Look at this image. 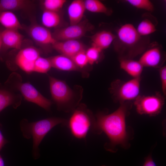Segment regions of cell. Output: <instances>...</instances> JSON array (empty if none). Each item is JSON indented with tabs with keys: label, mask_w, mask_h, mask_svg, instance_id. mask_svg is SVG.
Returning <instances> with one entry per match:
<instances>
[{
	"label": "cell",
	"mask_w": 166,
	"mask_h": 166,
	"mask_svg": "<svg viewBox=\"0 0 166 166\" xmlns=\"http://www.w3.org/2000/svg\"><path fill=\"white\" fill-rule=\"evenodd\" d=\"M129 107L127 102L120 104L113 112L106 114L101 112L96 116L93 132L97 134L104 132L109 141L104 145L105 149L113 152L117 145L128 147V135L126 125V117Z\"/></svg>",
	"instance_id": "cell-1"
},
{
	"label": "cell",
	"mask_w": 166,
	"mask_h": 166,
	"mask_svg": "<svg viewBox=\"0 0 166 166\" xmlns=\"http://www.w3.org/2000/svg\"><path fill=\"white\" fill-rule=\"evenodd\" d=\"M148 36H142L130 23L121 26L117 31L113 43L119 59H133L143 53L150 43Z\"/></svg>",
	"instance_id": "cell-2"
},
{
	"label": "cell",
	"mask_w": 166,
	"mask_h": 166,
	"mask_svg": "<svg viewBox=\"0 0 166 166\" xmlns=\"http://www.w3.org/2000/svg\"><path fill=\"white\" fill-rule=\"evenodd\" d=\"M67 120L57 117L48 118L35 122H30L24 119L20 123L21 131L23 137L33 140V155L38 158L40 155L39 146L47 133L54 127L61 124H67Z\"/></svg>",
	"instance_id": "cell-3"
},
{
	"label": "cell",
	"mask_w": 166,
	"mask_h": 166,
	"mask_svg": "<svg viewBox=\"0 0 166 166\" xmlns=\"http://www.w3.org/2000/svg\"><path fill=\"white\" fill-rule=\"evenodd\" d=\"M52 98L59 110L66 112L73 111L78 106L77 91L71 89L66 83L48 75Z\"/></svg>",
	"instance_id": "cell-4"
},
{
	"label": "cell",
	"mask_w": 166,
	"mask_h": 166,
	"mask_svg": "<svg viewBox=\"0 0 166 166\" xmlns=\"http://www.w3.org/2000/svg\"><path fill=\"white\" fill-rule=\"evenodd\" d=\"M73 112L67 124L74 137L79 139H85L89 132L90 130L93 131L96 118L83 104H79Z\"/></svg>",
	"instance_id": "cell-5"
},
{
	"label": "cell",
	"mask_w": 166,
	"mask_h": 166,
	"mask_svg": "<svg viewBox=\"0 0 166 166\" xmlns=\"http://www.w3.org/2000/svg\"><path fill=\"white\" fill-rule=\"evenodd\" d=\"M5 84L9 89L19 91L28 101L34 103L47 111H50L52 104L51 101L43 96L30 83L23 82L19 74L14 73L11 74Z\"/></svg>",
	"instance_id": "cell-6"
},
{
	"label": "cell",
	"mask_w": 166,
	"mask_h": 166,
	"mask_svg": "<svg viewBox=\"0 0 166 166\" xmlns=\"http://www.w3.org/2000/svg\"><path fill=\"white\" fill-rule=\"evenodd\" d=\"M141 80L140 77L126 81L119 79L113 81L109 89L113 99L120 104L134 100L139 95Z\"/></svg>",
	"instance_id": "cell-7"
},
{
	"label": "cell",
	"mask_w": 166,
	"mask_h": 166,
	"mask_svg": "<svg viewBox=\"0 0 166 166\" xmlns=\"http://www.w3.org/2000/svg\"><path fill=\"white\" fill-rule=\"evenodd\" d=\"M164 97L159 92L150 95H139L134 100V104L139 114L155 116L161 112L165 102Z\"/></svg>",
	"instance_id": "cell-8"
},
{
	"label": "cell",
	"mask_w": 166,
	"mask_h": 166,
	"mask_svg": "<svg viewBox=\"0 0 166 166\" xmlns=\"http://www.w3.org/2000/svg\"><path fill=\"white\" fill-rule=\"evenodd\" d=\"M93 28V26L88 21L85 20L77 24L57 29L52 34L57 41L77 40Z\"/></svg>",
	"instance_id": "cell-9"
},
{
	"label": "cell",
	"mask_w": 166,
	"mask_h": 166,
	"mask_svg": "<svg viewBox=\"0 0 166 166\" xmlns=\"http://www.w3.org/2000/svg\"><path fill=\"white\" fill-rule=\"evenodd\" d=\"M165 58L161 47L155 42L150 43L138 61L144 67L160 68L162 66Z\"/></svg>",
	"instance_id": "cell-10"
},
{
	"label": "cell",
	"mask_w": 166,
	"mask_h": 166,
	"mask_svg": "<svg viewBox=\"0 0 166 166\" xmlns=\"http://www.w3.org/2000/svg\"><path fill=\"white\" fill-rule=\"evenodd\" d=\"M40 56L39 51L33 47L21 49L16 56L15 63L22 70L30 73L34 72L35 61Z\"/></svg>",
	"instance_id": "cell-11"
},
{
	"label": "cell",
	"mask_w": 166,
	"mask_h": 166,
	"mask_svg": "<svg viewBox=\"0 0 166 166\" xmlns=\"http://www.w3.org/2000/svg\"><path fill=\"white\" fill-rule=\"evenodd\" d=\"M18 31L5 29L1 31V49L5 50L9 49H21L23 36Z\"/></svg>",
	"instance_id": "cell-12"
},
{
	"label": "cell",
	"mask_w": 166,
	"mask_h": 166,
	"mask_svg": "<svg viewBox=\"0 0 166 166\" xmlns=\"http://www.w3.org/2000/svg\"><path fill=\"white\" fill-rule=\"evenodd\" d=\"M52 46L54 49L61 54L70 58L85 50L83 44L77 40L57 41Z\"/></svg>",
	"instance_id": "cell-13"
},
{
	"label": "cell",
	"mask_w": 166,
	"mask_h": 166,
	"mask_svg": "<svg viewBox=\"0 0 166 166\" xmlns=\"http://www.w3.org/2000/svg\"><path fill=\"white\" fill-rule=\"evenodd\" d=\"M28 33L34 41L41 45H52L57 41L46 28L37 24L32 25L29 29Z\"/></svg>",
	"instance_id": "cell-14"
},
{
	"label": "cell",
	"mask_w": 166,
	"mask_h": 166,
	"mask_svg": "<svg viewBox=\"0 0 166 166\" xmlns=\"http://www.w3.org/2000/svg\"><path fill=\"white\" fill-rule=\"evenodd\" d=\"M21 101L20 94L15 93L6 86L3 87L0 85V113L10 106L16 108L20 105Z\"/></svg>",
	"instance_id": "cell-15"
},
{
	"label": "cell",
	"mask_w": 166,
	"mask_h": 166,
	"mask_svg": "<svg viewBox=\"0 0 166 166\" xmlns=\"http://www.w3.org/2000/svg\"><path fill=\"white\" fill-rule=\"evenodd\" d=\"M52 67L65 71H78L79 68L71 58L62 54L49 58Z\"/></svg>",
	"instance_id": "cell-16"
},
{
	"label": "cell",
	"mask_w": 166,
	"mask_h": 166,
	"mask_svg": "<svg viewBox=\"0 0 166 166\" xmlns=\"http://www.w3.org/2000/svg\"><path fill=\"white\" fill-rule=\"evenodd\" d=\"M85 10L84 1L75 0L71 2L68 9L70 25L77 24L81 22Z\"/></svg>",
	"instance_id": "cell-17"
},
{
	"label": "cell",
	"mask_w": 166,
	"mask_h": 166,
	"mask_svg": "<svg viewBox=\"0 0 166 166\" xmlns=\"http://www.w3.org/2000/svg\"><path fill=\"white\" fill-rule=\"evenodd\" d=\"M116 37V35L109 31L102 30L99 32L91 37L92 46L103 50L110 46Z\"/></svg>",
	"instance_id": "cell-18"
},
{
	"label": "cell",
	"mask_w": 166,
	"mask_h": 166,
	"mask_svg": "<svg viewBox=\"0 0 166 166\" xmlns=\"http://www.w3.org/2000/svg\"><path fill=\"white\" fill-rule=\"evenodd\" d=\"M120 66L123 70L132 78L141 77L144 67L138 61L133 59H119Z\"/></svg>",
	"instance_id": "cell-19"
},
{
	"label": "cell",
	"mask_w": 166,
	"mask_h": 166,
	"mask_svg": "<svg viewBox=\"0 0 166 166\" xmlns=\"http://www.w3.org/2000/svg\"><path fill=\"white\" fill-rule=\"evenodd\" d=\"M0 24L6 29L18 30L23 28L17 17L12 11L0 12Z\"/></svg>",
	"instance_id": "cell-20"
},
{
	"label": "cell",
	"mask_w": 166,
	"mask_h": 166,
	"mask_svg": "<svg viewBox=\"0 0 166 166\" xmlns=\"http://www.w3.org/2000/svg\"><path fill=\"white\" fill-rule=\"evenodd\" d=\"M31 2L27 0H0V12L26 9L30 6Z\"/></svg>",
	"instance_id": "cell-21"
},
{
	"label": "cell",
	"mask_w": 166,
	"mask_h": 166,
	"mask_svg": "<svg viewBox=\"0 0 166 166\" xmlns=\"http://www.w3.org/2000/svg\"><path fill=\"white\" fill-rule=\"evenodd\" d=\"M61 22V18L57 12L44 10L42 16V22L46 28L57 26Z\"/></svg>",
	"instance_id": "cell-22"
},
{
	"label": "cell",
	"mask_w": 166,
	"mask_h": 166,
	"mask_svg": "<svg viewBox=\"0 0 166 166\" xmlns=\"http://www.w3.org/2000/svg\"><path fill=\"white\" fill-rule=\"evenodd\" d=\"M84 2L85 9L90 12L103 13L108 15L112 13V11L99 0H86Z\"/></svg>",
	"instance_id": "cell-23"
},
{
	"label": "cell",
	"mask_w": 166,
	"mask_h": 166,
	"mask_svg": "<svg viewBox=\"0 0 166 166\" xmlns=\"http://www.w3.org/2000/svg\"><path fill=\"white\" fill-rule=\"evenodd\" d=\"M136 30L138 33L142 36H148L156 30L155 23L150 18H147L140 22Z\"/></svg>",
	"instance_id": "cell-24"
},
{
	"label": "cell",
	"mask_w": 166,
	"mask_h": 166,
	"mask_svg": "<svg viewBox=\"0 0 166 166\" xmlns=\"http://www.w3.org/2000/svg\"><path fill=\"white\" fill-rule=\"evenodd\" d=\"M52 67L49 58L39 57L36 60L34 66V72L40 73H46Z\"/></svg>",
	"instance_id": "cell-25"
},
{
	"label": "cell",
	"mask_w": 166,
	"mask_h": 166,
	"mask_svg": "<svg viewBox=\"0 0 166 166\" xmlns=\"http://www.w3.org/2000/svg\"><path fill=\"white\" fill-rule=\"evenodd\" d=\"M66 2L65 0H45L42 4L45 10L58 12Z\"/></svg>",
	"instance_id": "cell-26"
},
{
	"label": "cell",
	"mask_w": 166,
	"mask_h": 166,
	"mask_svg": "<svg viewBox=\"0 0 166 166\" xmlns=\"http://www.w3.org/2000/svg\"><path fill=\"white\" fill-rule=\"evenodd\" d=\"M125 1L135 7L152 12L154 6L152 2L148 0H127Z\"/></svg>",
	"instance_id": "cell-27"
},
{
	"label": "cell",
	"mask_w": 166,
	"mask_h": 166,
	"mask_svg": "<svg viewBox=\"0 0 166 166\" xmlns=\"http://www.w3.org/2000/svg\"><path fill=\"white\" fill-rule=\"evenodd\" d=\"M102 51L100 49L92 46L89 48L86 51L88 63L92 65L97 62L100 59Z\"/></svg>",
	"instance_id": "cell-28"
},
{
	"label": "cell",
	"mask_w": 166,
	"mask_h": 166,
	"mask_svg": "<svg viewBox=\"0 0 166 166\" xmlns=\"http://www.w3.org/2000/svg\"><path fill=\"white\" fill-rule=\"evenodd\" d=\"M71 58L80 68H84L89 63L85 50L80 52Z\"/></svg>",
	"instance_id": "cell-29"
},
{
	"label": "cell",
	"mask_w": 166,
	"mask_h": 166,
	"mask_svg": "<svg viewBox=\"0 0 166 166\" xmlns=\"http://www.w3.org/2000/svg\"><path fill=\"white\" fill-rule=\"evenodd\" d=\"M159 73L160 78L162 90L163 95H166V66H162L159 68Z\"/></svg>",
	"instance_id": "cell-30"
},
{
	"label": "cell",
	"mask_w": 166,
	"mask_h": 166,
	"mask_svg": "<svg viewBox=\"0 0 166 166\" xmlns=\"http://www.w3.org/2000/svg\"><path fill=\"white\" fill-rule=\"evenodd\" d=\"M143 166H156L151 155L146 157Z\"/></svg>",
	"instance_id": "cell-31"
},
{
	"label": "cell",
	"mask_w": 166,
	"mask_h": 166,
	"mask_svg": "<svg viewBox=\"0 0 166 166\" xmlns=\"http://www.w3.org/2000/svg\"><path fill=\"white\" fill-rule=\"evenodd\" d=\"M8 142L3 136L0 130V151L4 146Z\"/></svg>",
	"instance_id": "cell-32"
},
{
	"label": "cell",
	"mask_w": 166,
	"mask_h": 166,
	"mask_svg": "<svg viewBox=\"0 0 166 166\" xmlns=\"http://www.w3.org/2000/svg\"><path fill=\"white\" fill-rule=\"evenodd\" d=\"M0 166H4V160L0 154Z\"/></svg>",
	"instance_id": "cell-33"
},
{
	"label": "cell",
	"mask_w": 166,
	"mask_h": 166,
	"mask_svg": "<svg viewBox=\"0 0 166 166\" xmlns=\"http://www.w3.org/2000/svg\"><path fill=\"white\" fill-rule=\"evenodd\" d=\"M1 34V31H0V50L1 49L2 46Z\"/></svg>",
	"instance_id": "cell-34"
},
{
	"label": "cell",
	"mask_w": 166,
	"mask_h": 166,
	"mask_svg": "<svg viewBox=\"0 0 166 166\" xmlns=\"http://www.w3.org/2000/svg\"><path fill=\"white\" fill-rule=\"evenodd\" d=\"M101 166H106V165H102Z\"/></svg>",
	"instance_id": "cell-35"
}]
</instances>
